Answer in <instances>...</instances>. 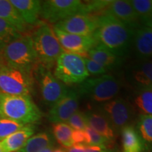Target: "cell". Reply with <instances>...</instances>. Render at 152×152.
<instances>
[{
  "mask_svg": "<svg viewBox=\"0 0 152 152\" xmlns=\"http://www.w3.org/2000/svg\"><path fill=\"white\" fill-rule=\"evenodd\" d=\"M85 63V66L89 74L96 75H103L108 71V70L104 66H102L98 63L95 62L90 58H87V57H83Z\"/></svg>",
  "mask_w": 152,
  "mask_h": 152,
  "instance_id": "33",
  "label": "cell"
},
{
  "mask_svg": "<svg viewBox=\"0 0 152 152\" xmlns=\"http://www.w3.org/2000/svg\"><path fill=\"white\" fill-rule=\"evenodd\" d=\"M54 144L52 136L48 132H40L32 136L18 152H39L45 147Z\"/></svg>",
  "mask_w": 152,
  "mask_h": 152,
  "instance_id": "23",
  "label": "cell"
},
{
  "mask_svg": "<svg viewBox=\"0 0 152 152\" xmlns=\"http://www.w3.org/2000/svg\"><path fill=\"white\" fill-rule=\"evenodd\" d=\"M1 52V62L26 73L31 72L38 65L31 35H23L8 44Z\"/></svg>",
  "mask_w": 152,
  "mask_h": 152,
  "instance_id": "3",
  "label": "cell"
},
{
  "mask_svg": "<svg viewBox=\"0 0 152 152\" xmlns=\"http://www.w3.org/2000/svg\"><path fill=\"white\" fill-rule=\"evenodd\" d=\"M35 130L32 125H25L21 129L16 131L4 139L2 142L7 152H16L25 145L28 139L34 134Z\"/></svg>",
  "mask_w": 152,
  "mask_h": 152,
  "instance_id": "20",
  "label": "cell"
},
{
  "mask_svg": "<svg viewBox=\"0 0 152 152\" xmlns=\"http://www.w3.org/2000/svg\"><path fill=\"white\" fill-rule=\"evenodd\" d=\"M33 83L31 73L0 64V93L30 95Z\"/></svg>",
  "mask_w": 152,
  "mask_h": 152,
  "instance_id": "7",
  "label": "cell"
},
{
  "mask_svg": "<svg viewBox=\"0 0 152 152\" xmlns=\"http://www.w3.org/2000/svg\"><path fill=\"white\" fill-rule=\"evenodd\" d=\"M101 111L109 121L112 128L122 130L130 125L134 115V108L127 100L118 97L105 102L101 106Z\"/></svg>",
  "mask_w": 152,
  "mask_h": 152,
  "instance_id": "10",
  "label": "cell"
},
{
  "mask_svg": "<svg viewBox=\"0 0 152 152\" xmlns=\"http://www.w3.org/2000/svg\"><path fill=\"white\" fill-rule=\"evenodd\" d=\"M53 30L64 52L86 57L87 52L97 45L92 35H73L53 27Z\"/></svg>",
  "mask_w": 152,
  "mask_h": 152,
  "instance_id": "12",
  "label": "cell"
},
{
  "mask_svg": "<svg viewBox=\"0 0 152 152\" xmlns=\"http://www.w3.org/2000/svg\"><path fill=\"white\" fill-rule=\"evenodd\" d=\"M16 152H18V151H16Z\"/></svg>",
  "mask_w": 152,
  "mask_h": 152,
  "instance_id": "38",
  "label": "cell"
},
{
  "mask_svg": "<svg viewBox=\"0 0 152 152\" xmlns=\"http://www.w3.org/2000/svg\"><path fill=\"white\" fill-rule=\"evenodd\" d=\"M66 152H115V150L109 147L88 146L85 144H75L69 149H66Z\"/></svg>",
  "mask_w": 152,
  "mask_h": 152,
  "instance_id": "32",
  "label": "cell"
},
{
  "mask_svg": "<svg viewBox=\"0 0 152 152\" xmlns=\"http://www.w3.org/2000/svg\"><path fill=\"white\" fill-rule=\"evenodd\" d=\"M134 29L109 14L97 16V27L93 37L117 56L123 57L132 46Z\"/></svg>",
  "mask_w": 152,
  "mask_h": 152,
  "instance_id": "1",
  "label": "cell"
},
{
  "mask_svg": "<svg viewBox=\"0 0 152 152\" xmlns=\"http://www.w3.org/2000/svg\"><path fill=\"white\" fill-rule=\"evenodd\" d=\"M0 18L9 23L22 34L27 28V24L10 2V0H0Z\"/></svg>",
  "mask_w": 152,
  "mask_h": 152,
  "instance_id": "21",
  "label": "cell"
},
{
  "mask_svg": "<svg viewBox=\"0 0 152 152\" xmlns=\"http://www.w3.org/2000/svg\"><path fill=\"white\" fill-rule=\"evenodd\" d=\"M35 71L43 102L46 105L52 107L67 94L69 90L55 77L50 69L38 64Z\"/></svg>",
  "mask_w": 152,
  "mask_h": 152,
  "instance_id": "8",
  "label": "cell"
},
{
  "mask_svg": "<svg viewBox=\"0 0 152 152\" xmlns=\"http://www.w3.org/2000/svg\"><path fill=\"white\" fill-rule=\"evenodd\" d=\"M137 15L139 20L147 27L152 26V1L151 0H132L130 1Z\"/></svg>",
  "mask_w": 152,
  "mask_h": 152,
  "instance_id": "26",
  "label": "cell"
},
{
  "mask_svg": "<svg viewBox=\"0 0 152 152\" xmlns=\"http://www.w3.org/2000/svg\"><path fill=\"white\" fill-rule=\"evenodd\" d=\"M128 78L137 90L152 89V61L140 60L128 69Z\"/></svg>",
  "mask_w": 152,
  "mask_h": 152,
  "instance_id": "14",
  "label": "cell"
},
{
  "mask_svg": "<svg viewBox=\"0 0 152 152\" xmlns=\"http://www.w3.org/2000/svg\"><path fill=\"white\" fill-rule=\"evenodd\" d=\"M87 126L108 140L113 141L114 132L107 118L100 110H90L85 113Z\"/></svg>",
  "mask_w": 152,
  "mask_h": 152,
  "instance_id": "18",
  "label": "cell"
},
{
  "mask_svg": "<svg viewBox=\"0 0 152 152\" xmlns=\"http://www.w3.org/2000/svg\"><path fill=\"white\" fill-rule=\"evenodd\" d=\"M67 124L74 130L84 131L87 128V125L85 119V113L77 111L68 119Z\"/></svg>",
  "mask_w": 152,
  "mask_h": 152,
  "instance_id": "31",
  "label": "cell"
},
{
  "mask_svg": "<svg viewBox=\"0 0 152 152\" xmlns=\"http://www.w3.org/2000/svg\"><path fill=\"white\" fill-rule=\"evenodd\" d=\"M54 27L73 35L91 36L97 27V16L80 13L58 22Z\"/></svg>",
  "mask_w": 152,
  "mask_h": 152,
  "instance_id": "11",
  "label": "cell"
},
{
  "mask_svg": "<svg viewBox=\"0 0 152 152\" xmlns=\"http://www.w3.org/2000/svg\"><path fill=\"white\" fill-rule=\"evenodd\" d=\"M86 57L98 63L107 70L118 67L123 61V57L117 56L101 45H96L91 49L87 52Z\"/></svg>",
  "mask_w": 152,
  "mask_h": 152,
  "instance_id": "19",
  "label": "cell"
},
{
  "mask_svg": "<svg viewBox=\"0 0 152 152\" xmlns=\"http://www.w3.org/2000/svg\"><path fill=\"white\" fill-rule=\"evenodd\" d=\"M54 150L55 148L54 147V144H52V145H50L49 147H45V149H42L39 152H54Z\"/></svg>",
  "mask_w": 152,
  "mask_h": 152,
  "instance_id": "35",
  "label": "cell"
},
{
  "mask_svg": "<svg viewBox=\"0 0 152 152\" xmlns=\"http://www.w3.org/2000/svg\"><path fill=\"white\" fill-rule=\"evenodd\" d=\"M101 14L111 15L133 29L137 27L140 21L130 1H111Z\"/></svg>",
  "mask_w": 152,
  "mask_h": 152,
  "instance_id": "15",
  "label": "cell"
},
{
  "mask_svg": "<svg viewBox=\"0 0 152 152\" xmlns=\"http://www.w3.org/2000/svg\"><path fill=\"white\" fill-rule=\"evenodd\" d=\"M123 152H142L144 144L137 131L132 125H128L121 130Z\"/></svg>",
  "mask_w": 152,
  "mask_h": 152,
  "instance_id": "22",
  "label": "cell"
},
{
  "mask_svg": "<svg viewBox=\"0 0 152 152\" xmlns=\"http://www.w3.org/2000/svg\"><path fill=\"white\" fill-rule=\"evenodd\" d=\"M132 46L140 60L152 57V29L143 26L134 29Z\"/></svg>",
  "mask_w": 152,
  "mask_h": 152,
  "instance_id": "16",
  "label": "cell"
},
{
  "mask_svg": "<svg viewBox=\"0 0 152 152\" xmlns=\"http://www.w3.org/2000/svg\"><path fill=\"white\" fill-rule=\"evenodd\" d=\"M137 131L144 144V149L152 151V116L141 114L139 116Z\"/></svg>",
  "mask_w": 152,
  "mask_h": 152,
  "instance_id": "24",
  "label": "cell"
},
{
  "mask_svg": "<svg viewBox=\"0 0 152 152\" xmlns=\"http://www.w3.org/2000/svg\"><path fill=\"white\" fill-rule=\"evenodd\" d=\"M38 64L50 69L64 52L52 26L41 23L31 35Z\"/></svg>",
  "mask_w": 152,
  "mask_h": 152,
  "instance_id": "4",
  "label": "cell"
},
{
  "mask_svg": "<svg viewBox=\"0 0 152 152\" xmlns=\"http://www.w3.org/2000/svg\"><path fill=\"white\" fill-rule=\"evenodd\" d=\"M23 35L16 28L0 18V50Z\"/></svg>",
  "mask_w": 152,
  "mask_h": 152,
  "instance_id": "27",
  "label": "cell"
},
{
  "mask_svg": "<svg viewBox=\"0 0 152 152\" xmlns=\"http://www.w3.org/2000/svg\"><path fill=\"white\" fill-rule=\"evenodd\" d=\"M80 95L77 90H69L64 97L58 101L49 110L47 118L51 123H66L78 111Z\"/></svg>",
  "mask_w": 152,
  "mask_h": 152,
  "instance_id": "13",
  "label": "cell"
},
{
  "mask_svg": "<svg viewBox=\"0 0 152 152\" xmlns=\"http://www.w3.org/2000/svg\"><path fill=\"white\" fill-rule=\"evenodd\" d=\"M54 152H66V151L63 148H58V149H55Z\"/></svg>",
  "mask_w": 152,
  "mask_h": 152,
  "instance_id": "37",
  "label": "cell"
},
{
  "mask_svg": "<svg viewBox=\"0 0 152 152\" xmlns=\"http://www.w3.org/2000/svg\"><path fill=\"white\" fill-rule=\"evenodd\" d=\"M73 129L67 123H61L54 124L53 126V134L57 142L66 149L74 145L73 141Z\"/></svg>",
  "mask_w": 152,
  "mask_h": 152,
  "instance_id": "25",
  "label": "cell"
},
{
  "mask_svg": "<svg viewBox=\"0 0 152 152\" xmlns=\"http://www.w3.org/2000/svg\"><path fill=\"white\" fill-rule=\"evenodd\" d=\"M86 133L85 130H73V141L75 144H85L86 145Z\"/></svg>",
  "mask_w": 152,
  "mask_h": 152,
  "instance_id": "34",
  "label": "cell"
},
{
  "mask_svg": "<svg viewBox=\"0 0 152 152\" xmlns=\"http://www.w3.org/2000/svg\"><path fill=\"white\" fill-rule=\"evenodd\" d=\"M0 117L26 125L39 121L42 113L30 95L0 93Z\"/></svg>",
  "mask_w": 152,
  "mask_h": 152,
  "instance_id": "2",
  "label": "cell"
},
{
  "mask_svg": "<svg viewBox=\"0 0 152 152\" xmlns=\"http://www.w3.org/2000/svg\"><path fill=\"white\" fill-rule=\"evenodd\" d=\"M121 85L118 80L111 75L85 80L77 88L80 96H83L95 102H107L118 94Z\"/></svg>",
  "mask_w": 152,
  "mask_h": 152,
  "instance_id": "5",
  "label": "cell"
},
{
  "mask_svg": "<svg viewBox=\"0 0 152 152\" xmlns=\"http://www.w3.org/2000/svg\"><path fill=\"white\" fill-rule=\"evenodd\" d=\"M134 104L142 114L152 116V89L137 90Z\"/></svg>",
  "mask_w": 152,
  "mask_h": 152,
  "instance_id": "28",
  "label": "cell"
},
{
  "mask_svg": "<svg viewBox=\"0 0 152 152\" xmlns=\"http://www.w3.org/2000/svg\"><path fill=\"white\" fill-rule=\"evenodd\" d=\"M0 152H7L1 142H0Z\"/></svg>",
  "mask_w": 152,
  "mask_h": 152,
  "instance_id": "36",
  "label": "cell"
},
{
  "mask_svg": "<svg viewBox=\"0 0 152 152\" xmlns=\"http://www.w3.org/2000/svg\"><path fill=\"white\" fill-rule=\"evenodd\" d=\"M54 75L65 85L80 84L90 76L84 58L66 52H63L57 59Z\"/></svg>",
  "mask_w": 152,
  "mask_h": 152,
  "instance_id": "6",
  "label": "cell"
},
{
  "mask_svg": "<svg viewBox=\"0 0 152 152\" xmlns=\"http://www.w3.org/2000/svg\"><path fill=\"white\" fill-rule=\"evenodd\" d=\"M85 13V3L79 0H48L42 1V18L49 23H57L68 17Z\"/></svg>",
  "mask_w": 152,
  "mask_h": 152,
  "instance_id": "9",
  "label": "cell"
},
{
  "mask_svg": "<svg viewBox=\"0 0 152 152\" xmlns=\"http://www.w3.org/2000/svg\"><path fill=\"white\" fill-rule=\"evenodd\" d=\"M86 133V145L88 146H98V147H105L110 148L111 140L104 137L100 134L95 132L94 130L87 126L85 130Z\"/></svg>",
  "mask_w": 152,
  "mask_h": 152,
  "instance_id": "30",
  "label": "cell"
},
{
  "mask_svg": "<svg viewBox=\"0 0 152 152\" xmlns=\"http://www.w3.org/2000/svg\"><path fill=\"white\" fill-rule=\"evenodd\" d=\"M25 125L12 120L0 117V142L21 129Z\"/></svg>",
  "mask_w": 152,
  "mask_h": 152,
  "instance_id": "29",
  "label": "cell"
},
{
  "mask_svg": "<svg viewBox=\"0 0 152 152\" xmlns=\"http://www.w3.org/2000/svg\"><path fill=\"white\" fill-rule=\"evenodd\" d=\"M27 25L40 23L39 20L42 1L39 0H10Z\"/></svg>",
  "mask_w": 152,
  "mask_h": 152,
  "instance_id": "17",
  "label": "cell"
}]
</instances>
